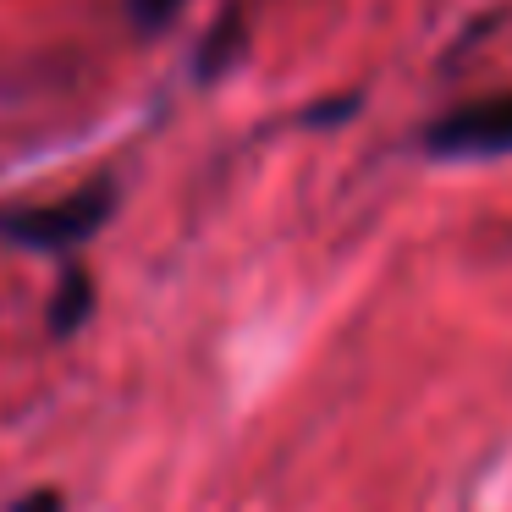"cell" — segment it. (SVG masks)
Instances as JSON below:
<instances>
[{
    "label": "cell",
    "instance_id": "cell-1",
    "mask_svg": "<svg viewBox=\"0 0 512 512\" xmlns=\"http://www.w3.org/2000/svg\"><path fill=\"white\" fill-rule=\"evenodd\" d=\"M111 204H116L111 182H89L83 193H67V199L28 204V210H0V237L6 243H23V248H39V254H61V248L89 243L105 226Z\"/></svg>",
    "mask_w": 512,
    "mask_h": 512
},
{
    "label": "cell",
    "instance_id": "cell-2",
    "mask_svg": "<svg viewBox=\"0 0 512 512\" xmlns=\"http://www.w3.org/2000/svg\"><path fill=\"white\" fill-rule=\"evenodd\" d=\"M419 149L435 160H501V155H512V89L435 116L419 133Z\"/></svg>",
    "mask_w": 512,
    "mask_h": 512
},
{
    "label": "cell",
    "instance_id": "cell-3",
    "mask_svg": "<svg viewBox=\"0 0 512 512\" xmlns=\"http://www.w3.org/2000/svg\"><path fill=\"white\" fill-rule=\"evenodd\" d=\"M89 303H94V287L83 281V270H67L56 303H50V325H56V331H78L83 314H89Z\"/></svg>",
    "mask_w": 512,
    "mask_h": 512
},
{
    "label": "cell",
    "instance_id": "cell-4",
    "mask_svg": "<svg viewBox=\"0 0 512 512\" xmlns=\"http://www.w3.org/2000/svg\"><path fill=\"white\" fill-rule=\"evenodd\" d=\"M127 12H133L144 28H160V23H171V17L182 12V0H127Z\"/></svg>",
    "mask_w": 512,
    "mask_h": 512
},
{
    "label": "cell",
    "instance_id": "cell-5",
    "mask_svg": "<svg viewBox=\"0 0 512 512\" xmlns=\"http://www.w3.org/2000/svg\"><path fill=\"white\" fill-rule=\"evenodd\" d=\"M17 512H61V496H56V490H34Z\"/></svg>",
    "mask_w": 512,
    "mask_h": 512
}]
</instances>
